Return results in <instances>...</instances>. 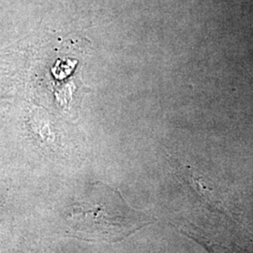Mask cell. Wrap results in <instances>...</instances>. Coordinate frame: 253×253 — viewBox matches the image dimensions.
<instances>
[{
	"instance_id": "cell-1",
	"label": "cell",
	"mask_w": 253,
	"mask_h": 253,
	"mask_svg": "<svg viewBox=\"0 0 253 253\" xmlns=\"http://www.w3.org/2000/svg\"><path fill=\"white\" fill-rule=\"evenodd\" d=\"M105 193L72 206L70 230L73 235L87 241L118 242L151 223L146 215L130 208L119 192L109 189Z\"/></svg>"
},
{
	"instance_id": "cell-2",
	"label": "cell",
	"mask_w": 253,
	"mask_h": 253,
	"mask_svg": "<svg viewBox=\"0 0 253 253\" xmlns=\"http://www.w3.org/2000/svg\"><path fill=\"white\" fill-rule=\"evenodd\" d=\"M31 125L33 129L37 131L42 140H54V132L52 130V126L50 125V121L47 117V114L43 110H36L34 115L31 117Z\"/></svg>"
}]
</instances>
